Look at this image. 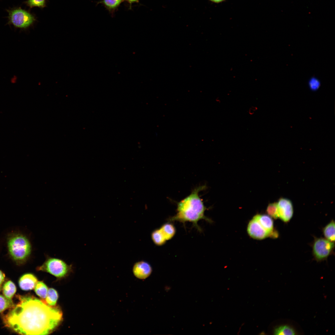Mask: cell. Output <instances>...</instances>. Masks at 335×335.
I'll return each mask as SVG.
<instances>
[{
  "mask_svg": "<svg viewBox=\"0 0 335 335\" xmlns=\"http://www.w3.org/2000/svg\"><path fill=\"white\" fill-rule=\"evenodd\" d=\"M204 186H199L194 189L191 193L177 203V213L168 219L169 222L178 221L184 224L185 222H191L199 231H201L198 225V221L204 219L211 221L204 215L206 208L199 193L205 188Z\"/></svg>",
  "mask_w": 335,
  "mask_h": 335,
  "instance_id": "obj_2",
  "label": "cell"
},
{
  "mask_svg": "<svg viewBox=\"0 0 335 335\" xmlns=\"http://www.w3.org/2000/svg\"><path fill=\"white\" fill-rule=\"evenodd\" d=\"M266 212L271 217L274 219L278 218L277 203H275L269 204L267 208Z\"/></svg>",
  "mask_w": 335,
  "mask_h": 335,
  "instance_id": "obj_21",
  "label": "cell"
},
{
  "mask_svg": "<svg viewBox=\"0 0 335 335\" xmlns=\"http://www.w3.org/2000/svg\"><path fill=\"white\" fill-rule=\"evenodd\" d=\"M254 216L265 230L270 234L271 237H277V233L273 231V221L270 217L266 215L258 214Z\"/></svg>",
  "mask_w": 335,
  "mask_h": 335,
  "instance_id": "obj_10",
  "label": "cell"
},
{
  "mask_svg": "<svg viewBox=\"0 0 335 335\" xmlns=\"http://www.w3.org/2000/svg\"><path fill=\"white\" fill-rule=\"evenodd\" d=\"M46 258L43 263L37 267L38 270L47 272L60 278L66 276L72 270V266L62 260L48 256Z\"/></svg>",
  "mask_w": 335,
  "mask_h": 335,
  "instance_id": "obj_4",
  "label": "cell"
},
{
  "mask_svg": "<svg viewBox=\"0 0 335 335\" xmlns=\"http://www.w3.org/2000/svg\"><path fill=\"white\" fill-rule=\"evenodd\" d=\"M5 277V275L0 270V291L1 289L2 284L4 281Z\"/></svg>",
  "mask_w": 335,
  "mask_h": 335,
  "instance_id": "obj_24",
  "label": "cell"
},
{
  "mask_svg": "<svg viewBox=\"0 0 335 335\" xmlns=\"http://www.w3.org/2000/svg\"><path fill=\"white\" fill-rule=\"evenodd\" d=\"M274 335H295L297 332L292 326L288 324H283L275 327L272 331Z\"/></svg>",
  "mask_w": 335,
  "mask_h": 335,
  "instance_id": "obj_12",
  "label": "cell"
},
{
  "mask_svg": "<svg viewBox=\"0 0 335 335\" xmlns=\"http://www.w3.org/2000/svg\"><path fill=\"white\" fill-rule=\"evenodd\" d=\"M19 302L4 317L6 326L21 334L47 335L61 321L59 308L32 296H20Z\"/></svg>",
  "mask_w": 335,
  "mask_h": 335,
  "instance_id": "obj_1",
  "label": "cell"
},
{
  "mask_svg": "<svg viewBox=\"0 0 335 335\" xmlns=\"http://www.w3.org/2000/svg\"><path fill=\"white\" fill-rule=\"evenodd\" d=\"M8 245L10 255L15 261L22 262L30 256L31 246L28 239L21 234H16L9 239Z\"/></svg>",
  "mask_w": 335,
  "mask_h": 335,
  "instance_id": "obj_3",
  "label": "cell"
},
{
  "mask_svg": "<svg viewBox=\"0 0 335 335\" xmlns=\"http://www.w3.org/2000/svg\"><path fill=\"white\" fill-rule=\"evenodd\" d=\"M323 234L325 239L334 242L335 241V222L332 220L323 229Z\"/></svg>",
  "mask_w": 335,
  "mask_h": 335,
  "instance_id": "obj_15",
  "label": "cell"
},
{
  "mask_svg": "<svg viewBox=\"0 0 335 335\" xmlns=\"http://www.w3.org/2000/svg\"><path fill=\"white\" fill-rule=\"evenodd\" d=\"M132 271L135 276L140 279L148 277L151 273L152 268L150 265L144 261H140L134 265Z\"/></svg>",
  "mask_w": 335,
  "mask_h": 335,
  "instance_id": "obj_9",
  "label": "cell"
},
{
  "mask_svg": "<svg viewBox=\"0 0 335 335\" xmlns=\"http://www.w3.org/2000/svg\"><path fill=\"white\" fill-rule=\"evenodd\" d=\"M16 291V286L11 281L9 280L4 284L3 287V293L4 296L7 299L12 300Z\"/></svg>",
  "mask_w": 335,
  "mask_h": 335,
  "instance_id": "obj_14",
  "label": "cell"
},
{
  "mask_svg": "<svg viewBox=\"0 0 335 335\" xmlns=\"http://www.w3.org/2000/svg\"><path fill=\"white\" fill-rule=\"evenodd\" d=\"M25 3L30 8L34 7L43 8L46 7V0H27Z\"/></svg>",
  "mask_w": 335,
  "mask_h": 335,
  "instance_id": "obj_22",
  "label": "cell"
},
{
  "mask_svg": "<svg viewBox=\"0 0 335 335\" xmlns=\"http://www.w3.org/2000/svg\"><path fill=\"white\" fill-rule=\"evenodd\" d=\"M36 293L40 297L45 298L48 291V288L47 285L42 282H38L36 284L35 288Z\"/></svg>",
  "mask_w": 335,
  "mask_h": 335,
  "instance_id": "obj_19",
  "label": "cell"
},
{
  "mask_svg": "<svg viewBox=\"0 0 335 335\" xmlns=\"http://www.w3.org/2000/svg\"><path fill=\"white\" fill-rule=\"evenodd\" d=\"M8 22L15 27L25 29L32 25L36 19L34 16L28 11L20 8L7 11Z\"/></svg>",
  "mask_w": 335,
  "mask_h": 335,
  "instance_id": "obj_5",
  "label": "cell"
},
{
  "mask_svg": "<svg viewBox=\"0 0 335 335\" xmlns=\"http://www.w3.org/2000/svg\"><path fill=\"white\" fill-rule=\"evenodd\" d=\"M129 4L130 8H131V6L132 3L136 2H138L139 0H125Z\"/></svg>",
  "mask_w": 335,
  "mask_h": 335,
  "instance_id": "obj_26",
  "label": "cell"
},
{
  "mask_svg": "<svg viewBox=\"0 0 335 335\" xmlns=\"http://www.w3.org/2000/svg\"><path fill=\"white\" fill-rule=\"evenodd\" d=\"M334 243L326 239L316 238L313 245V253L318 261L325 259L330 255L334 247Z\"/></svg>",
  "mask_w": 335,
  "mask_h": 335,
  "instance_id": "obj_6",
  "label": "cell"
},
{
  "mask_svg": "<svg viewBox=\"0 0 335 335\" xmlns=\"http://www.w3.org/2000/svg\"><path fill=\"white\" fill-rule=\"evenodd\" d=\"M210 1L216 3L222 2L225 0H209Z\"/></svg>",
  "mask_w": 335,
  "mask_h": 335,
  "instance_id": "obj_27",
  "label": "cell"
},
{
  "mask_svg": "<svg viewBox=\"0 0 335 335\" xmlns=\"http://www.w3.org/2000/svg\"><path fill=\"white\" fill-rule=\"evenodd\" d=\"M257 109V108L256 106H251L249 109L248 113L250 115L253 114Z\"/></svg>",
  "mask_w": 335,
  "mask_h": 335,
  "instance_id": "obj_25",
  "label": "cell"
},
{
  "mask_svg": "<svg viewBox=\"0 0 335 335\" xmlns=\"http://www.w3.org/2000/svg\"><path fill=\"white\" fill-rule=\"evenodd\" d=\"M151 237L154 243L157 246L163 245L167 241L160 229L154 230L152 232Z\"/></svg>",
  "mask_w": 335,
  "mask_h": 335,
  "instance_id": "obj_16",
  "label": "cell"
},
{
  "mask_svg": "<svg viewBox=\"0 0 335 335\" xmlns=\"http://www.w3.org/2000/svg\"><path fill=\"white\" fill-rule=\"evenodd\" d=\"M247 231L251 237L256 239H262L270 236L255 216L249 222Z\"/></svg>",
  "mask_w": 335,
  "mask_h": 335,
  "instance_id": "obj_8",
  "label": "cell"
},
{
  "mask_svg": "<svg viewBox=\"0 0 335 335\" xmlns=\"http://www.w3.org/2000/svg\"><path fill=\"white\" fill-rule=\"evenodd\" d=\"M14 306L12 300H9L4 296L0 295V312Z\"/></svg>",
  "mask_w": 335,
  "mask_h": 335,
  "instance_id": "obj_20",
  "label": "cell"
},
{
  "mask_svg": "<svg viewBox=\"0 0 335 335\" xmlns=\"http://www.w3.org/2000/svg\"><path fill=\"white\" fill-rule=\"evenodd\" d=\"M124 0H102L99 3L102 4L106 9L111 13L119 6Z\"/></svg>",
  "mask_w": 335,
  "mask_h": 335,
  "instance_id": "obj_17",
  "label": "cell"
},
{
  "mask_svg": "<svg viewBox=\"0 0 335 335\" xmlns=\"http://www.w3.org/2000/svg\"><path fill=\"white\" fill-rule=\"evenodd\" d=\"M308 84L310 89L313 91H315L318 89L321 85L320 81L315 77H312L310 79Z\"/></svg>",
  "mask_w": 335,
  "mask_h": 335,
  "instance_id": "obj_23",
  "label": "cell"
},
{
  "mask_svg": "<svg viewBox=\"0 0 335 335\" xmlns=\"http://www.w3.org/2000/svg\"><path fill=\"white\" fill-rule=\"evenodd\" d=\"M37 282V279L34 275L28 273L24 274L20 277L19 283L22 290L28 291L33 289Z\"/></svg>",
  "mask_w": 335,
  "mask_h": 335,
  "instance_id": "obj_11",
  "label": "cell"
},
{
  "mask_svg": "<svg viewBox=\"0 0 335 335\" xmlns=\"http://www.w3.org/2000/svg\"><path fill=\"white\" fill-rule=\"evenodd\" d=\"M278 218L287 222L292 218L293 213L291 201L286 199H280L277 203Z\"/></svg>",
  "mask_w": 335,
  "mask_h": 335,
  "instance_id": "obj_7",
  "label": "cell"
},
{
  "mask_svg": "<svg viewBox=\"0 0 335 335\" xmlns=\"http://www.w3.org/2000/svg\"><path fill=\"white\" fill-rule=\"evenodd\" d=\"M160 229L166 240L172 239L175 235L176 229L174 226L171 223H166L163 225Z\"/></svg>",
  "mask_w": 335,
  "mask_h": 335,
  "instance_id": "obj_13",
  "label": "cell"
},
{
  "mask_svg": "<svg viewBox=\"0 0 335 335\" xmlns=\"http://www.w3.org/2000/svg\"><path fill=\"white\" fill-rule=\"evenodd\" d=\"M58 297L56 291L53 288H50L48 290L45 302L49 306H54L56 303Z\"/></svg>",
  "mask_w": 335,
  "mask_h": 335,
  "instance_id": "obj_18",
  "label": "cell"
}]
</instances>
